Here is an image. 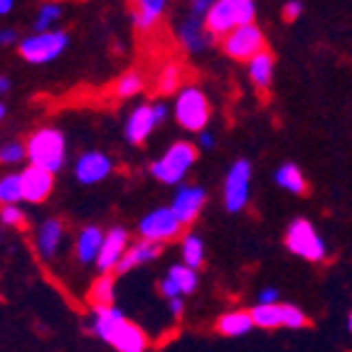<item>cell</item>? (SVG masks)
<instances>
[{"label":"cell","mask_w":352,"mask_h":352,"mask_svg":"<svg viewBox=\"0 0 352 352\" xmlns=\"http://www.w3.org/2000/svg\"><path fill=\"white\" fill-rule=\"evenodd\" d=\"M91 333L96 338L111 345L116 352H146L148 338L141 328L118 311L116 305L109 308H94V318H91Z\"/></svg>","instance_id":"obj_1"},{"label":"cell","mask_w":352,"mask_h":352,"mask_svg":"<svg viewBox=\"0 0 352 352\" xmlns=\"http://www.w3.org/2000/svg\"><path fill=\"white\" fill-rule=\"evenodd\" d=\"M30 165L42 168L47 173H59L67 163V141L65 133L57 129H40L37 133L30 135V141L25 143Z\"/></svg>","instance_id":"obj_2"},{"label":"cell","mask_w":352,"mask_h":352,"mask_svg":"<svg viewBox=\"0 0 352 352\" xmlns=\"http://www.w3.org/2000/svg\"><path fill=\"white\" fill-rule=\"evenodd\" d=\"M256 15V3L252 0H217L205 18V30L212 37H227L241 25H252Z\"/></svg>","instance_id":"obj_3"},{"label":"cell","mask_w":352,"mask_h":352,"mask_svg":"<svg viewBox=\"0 0 352 352\" xmlns=\"http://www.w3.org/2000/svg\"><path fill=\"white\" fill-rule=\"evenodd\" d=\"M195 160H197V153H195L192 143L177 141L165 151L163 158L151 163V175L165 185H180L195 165Z\"/></svg>","instance_id":"obj_4"},{"label":"cell","mask_w":352,"mask_h":352,"mask_svg":"<svg viewBox=\"0 0 352 352\" xmlns=\"http://www.w3.org/2000/svg\"><path fill=\"white\" fill-rule=\"evenodd\" d=\"M286 247L291 254L305 258V261H313V264H320L328 256V247H325L323 236L318 234V229L303 217L294 219V222L288 224Z\"/></svg>","instance_id":"obj_5"},{"label":"cell","mask_w":352,"mask_h":352,"mask_svg":"<svg viewBox=\"0 0 352 352\" xmlns=\"http://www.w3.org/2000/svg\"><path fill=\"white\" fill-rule=\"evenodd\" d=\"M212 109L210 101H207L205 91L197 87H185L177 91L175 99V121L182 129L195 131V133H202L210 124Z\"/></svg>","instance_id":"obj_6"},{"label":"cell","mask_w":352,"mask_h":352,"mask_svg":"<svg viewBox=\"0 0 352 352\" xmlns=\"http://www.w3.org/2000/svg\"><path fill=\"white\" fill-rule=\"evenodd\" d=\"M69 47V35L65 30H52V32H40V35H30L20 42V57L30 65H47L54 62L59 54H65Z\"/></svg>","instance_id":"obj_7"},{"label":"cell","mask_w":352,"mask_h":352,"mask_svg":"<svg viewBox=\"0 0 352 352\" xmlns=\"http://www.w3.org/2000/svg\"><path fill=\"white\" fill-rule=\"evenodd\" d=\"M252 313V320L256 328H264V330H274V328H303L308 325V318L305 313L300 311L298 305H291V303H274V305H256Z\"/></svg>","instance_id":"obj_8"},{"label":"cell","mask_w":352,"mask_h":352,"mask_svg":"<svg viewBox=\"0 0 352 352\" xmlns=\"http://www.w3.org/2000/svg\"><path fill=\"white\" fill-rule=\"evenodd\" d=\"M224 52L232 59H239V62H252L256 54H261L266 50L264 32L256 23L252 25H241L234 32H229L222 40Z\"/></svg>","instance_id":"obj_9"},{"label":"cell","mask_w":352,"mask_h":352,"mask_svg":"<svg viewBox=\"0 0 352 352\" xmlns=\"http://www.w3.org/2000/svg\"><path fill=\"white\" fill-rule=\"evenodd\" d=\"M249 185H252V163L244 158L234 160L224 177V207L227 212H241L249 205Z\"/></svg>","instance_id":"obj_10"},{"label":"cell","mask_w":352,"mask_h":352,"mask_svg":"<svg viewBox=\"0 0 352 352\" xmlns=\"http://www.w3.org/2000/svg\"><path fill=\"white\" fill-rule=\"evenodd\" d=\"M138 232L146 241H163L175 239L177 234L182 232V224L175 219L170 207H158V210L148 212L146 217L138 222Z\"/></svg>","instance_id":"obj_11"},{"label":"cell","mask_w":352,"mask_h":352,"mask_svg":"<svg viewBox=\"0 0 352 352\" xmlns=\"http://www.w3.org/2000/svg\"><path fill=\"white\" fill-rule=\"evenodd\" d=\"M205 202H207L205 188H200V185H180L170 202V210L177 222L185 227V224H192L195 219H197V214L202 212Z\"/></svg>","instance_id":"obj_12"},{"label":"cell","mask_w":352,"mask_h":352,"mask_svg":"<svg viewBox=\"0 0 352 352\" xmlns=\"http://www.w3.org/2000/svg\"><path fill=\"white\" fill-rule=\"evenodd\" d=\"M129 252V232L124 227H113L104 234L101 241V252L96 256V269L101 274H111L116 271L118 261L124 258V254Z\"/></svg>","instance_id":"obj_13"},{"label":"cell","mask_w":352,"mask_h":352,"mask_svg":"<svg viewBox=\"0 0 352 352\" xmlns=\"http://www.w3.org/2000/svg\"><path fill=\"white\" fill-rule=\"evenodd\" d=\"M113 170V160L101 151H87L82 153V158L74 165V177L82 185H96V182L106 180Z\"/></svg>","instance_id":"obj_14"},{"label":"cell","mask_w":352,"mask_h":352,"mask_svg":"<svg viewBox=\"0 0 352 352\" xmlns=\"http://www.w3.org/2000/svg\"><path fill=\"white\" fill-rule=\"evenodd\" d=\"M20 182H23V200L25 202H45L50 197L54 188V175L35 165H28L23 173H20Z\"/></svg>","instance_id":"obj_15"},{"label":"cell","mask_w":352,"mask_h":352,"mask_svg":"<svg viewBox=\"0 0 352 352\" xmlns=\"http://www.w3.org/2000/svg\"><path fill=\"white\" fill-rule=\"evenodd\" d=\"M155 126L158 124H155V116H153V106L151 104L135 106L133 111L129 113V118H126V129H124L126 141L131 146H141L148 135L153 133Z\"/></svg>","instance_id":"obj_16"},{"label":"cell","mask_w":352,"mask_h":352,"mask_svg":"<svg viewBox=\"0 0 352 352\" xmlns=\"http://www.w3.org/2000/svg\"><path fill=\"white\" fill-rule=\"evenodd\" d=\"M177 40H180V45L188 50V52L195 54L210 45L212 35L205 30V20L190 15V18H185L180 25H177Z\"/></svg>","instance_id":"obj_17"},{"label":"cell","mask_w":352,"mask_h":352,"mask_svg":"<svg viewBox=\"0 0 352 352\" xmlns=\"http://www.w3.org/2000/svg\"><path fill=\"white\" fill-rule=\"evenodd\" d=\"M160 252H163V244H158V241H146V239H141L138 244L129 247V252L124 254V258L118 261L116 274H126V271H133L135 266L148 264V261H153V258H158Z\"/></svg>","instance_id":"obj_18"},{"label":"cell","mask_w":352,"mask_h":352,"mask_svg":"<svg viewBox=\"0 0 352 352\" xmlns=\"http://www.w3.org/2000/svg\"><path fill=\"white\" fill-rule=\"evenodd\" d=\"M101 241H104V232L94 224H89V227L82 229V234L76 236V247H74V254L76 258L82 261V264H91L96 261L101 252Z\"/></svg>","instance_id":"obj_19"},{"label":"cell","mask_w":352,"mask_h":352,"mask_svg":"<svg viewBox=\"0 0 352 352\" xmlns=\"http://www.w3.org/2000/svg\"><path fill=\"white\" fill-rule=\"evenodd\" d=\"M62 236H65V224L59 219H47L42 222V227L37 229V252L45 258H52L57 254L59 244H62Z\"/></svg>","instance_id":"obj_20"},{"label":"cell","mask_w":352,"mask_h":352,"mask_svg":"<svg viewBox=\"0 0 352 352\" xmlns=\"http://www.w3.org/2000/svg\"><path fill=\"white\" fill-rule=\"evenodd\" d=\"M165 8H168L165 0H141V3L133 8V15H131V18H133V25L141 30V32H148V30L155 28V23L160 20Z\"/></svg>","instance_id":"obj_21"},{"label":"cell","mask_w":352,"mask_h":352,"mask_svg":"<svg viewBox=\"0 0 352 352\" xmlns=\"http://www.w3.org/2000/svg\"><path fill=\"white\" fill-rule=\"evenodd\" d=\"M254 328L252 313L249 311H229L224 313L217 320V330L227 338H239V335H247Z\"/></svg>","instance_id":"obj_22"},{"label":"cell","mask_w":352,"mask_h":352,"mask_svg":"<svg viewBox=\"0 0 352 352\" xmlns=\"http://www.w3.org/2000/svg\"><path fill=\"white\" fill-rule=\"evenodd\" d=\"M276 185L286 190V192H294V195H303L305 188H308V182H305L303 173H300V168L296 163H283L281 168H278Z\"/></svg>","instance_id":"obj_23"},{"label":"cell","mask_w":352,"mask_h":352,"mask_svg":"<svg viewBox=\"0 0 352 352\" xmlns=\"http://www.w3.org/2000/svg\"><path fill=\"white\" fill-rule=\"evenodd\" d=\"M249 76H252L254 87L258 89H269L271 79H274V57L271 52H261L249 62Z\"/></svg>","instance_id":"obj_24"},{"label":"cell","mask_w":352,"mask_h":352,"mask_svg":"<svg viewBox=\"0 0 352 352\" xmlns=\"http://www.w3.org/2000/svg\"><path fill=\"white\" fill-rule=\"evenodd\" d=\"M89 298H91L94 308H109V305H113V298H116V281H113L111 274H101V276L91 283Z\"/></svg>","instance_id":"obj_25"},{"label":"cell","mask_w":352,"mask_h":352,"mask_svg":"<svg viewBox=\"0 0 352 352\" xmlns=\"http://www.w3.org/2000/svg\"><path fill=\"white\" fill-rule=\"evenodd\" d=\"M18 202H23L20 173H6V175H0V205L18 207Z\"/></svg>","instance_id":"obj_26"},{"label":"cell","mask_w":352,"mask_h":352,"mask_svg":"<svg viewBox=\"0 0 352 352\" xmlns=\"http://www.w3.org/2000/svg\"><path fill=\"white\" fill-rule=\"evenodd\" d=\"M182 264L192 271H197L205 264V244L197 234H188L182 241Z\"/></svg>","instance_id":"obj_27"},{"label":"cell","mask_w":352,"mask_h":352,"mask_svg":"<svg viewBox=\"0 0 352 352\" xmlns=\"http://www.w3.org/2000/svg\"><path fill=\"white\" fill-rule=\"evenodd\" d=\"M168 278H170V281L177 286L180 296L195 294V288H197V283H200V278H197V271L188 269L185 264H175V266H173V269L168 271Z\"/></svg>","instance_id":"obj_28"},{"label":"cell","mask_w":352,"mask_h":352,"mask_svg":"<svg viewBox=\"0 0 352 352\" xmlns=\"http://www.w3.org/2000/svg\"><path fill=\"white\" fill-rule=\"evenodd\" d=\"M62 15V6L57 3H45V6L37 10V18H35V32H52V25L59 20Z\"/></svg>","instance_id":"obj_29"},{"label":"cell","mask_w":352,"mask_h":352,"mask_svg":"<svg viewBox=\"0 0 352 352\" xmlns=\"http://www.w3.org/2000/svg\"><path fill=\"white\" fill-rule=\"evenodd\" d=\"M116 94L121 96V99H129V96H135L138 91L143 89V76L141 72H126V74H121L116 79Z\"/></svg>","instance_id":"obj_30"},{"label":"cell","mask_w":352,"mask_h":352,"mask_svg":"<svg viewBox=\"0 0 352 352\" xmlns=\"http://www.w3.org/2000/svg\"><path fill=\"white\" fill-rule=\"evenodd\" d=\"M180 82H182V72H180V67H175V65H168V67H163L160 69V74H158V91L160 94H173L175 89H180Z\"/></svg>","instance_id":"obj_31"},{"label":"cell","mask_w":352,"mask_h":352,"mask_svg":"<svg viewBox=\"0 0 352 352\" xmlns=\"http://www.w3.org/2000/svg\"><path fill=\"white\" fill-rule=\"evenodd\" d=\"M23 158H28V151H25L23 143L10 141L0 146V163L3 165H18Z\"/></svg>","instance_id":"obj_32"},{"label":"cell","mask_w":352,"mask_h":352,"mask_svg":"<svg viewBox=\"0 0 352 352\" xmlns=\"http://www.w3.org/2000/svg\"><path fill=\"white\" fill-rule=\"evenodd\" d=\"M0 222L6 227H18V224L25 222V212L20 207H3L0 210Z\"/></svg>","instance_id":"obj_33"},{"label":"cell","mask_w":352,"mask_h":352,"mask_svg":"<svg viewBox=\"0 0 352 352\" xmlns=\"http://www.w3.org/2000/svg\"><path fill=\"white\" fill-rule=\"evenodd\" d=\"M300 12H303V3H300V0H288L286 6H283V20H286V23H294Z\"/></svg>","instance_id":"obj_34"},{"label":"cell","mask_w":352,"mask_h":352,"mask_svg":"<svg viewBox=\"0 0 352 352\" xmlns=\"http://www.w3.org/2000/svg\"><path fill=\"white\" fill-rule=\"evenodd\" d=\"M160 294H163L168 300H173V298H182L180 291H177V286H175V283H173L168 276H165L163 281H160Z\"/></svg>","instance_id":"obj_35"},{"label":"cell","mask_w":352,"mask_h":352,"mask_svg":"<svg viewBox=\"0 0 352 352\" xmlns=\"http://www.w3.org/2000/svg\"><path fill=\"white\" fill-rule=\"evenodd\" d=\"M274 303H278V291L274 286L264 288V291L258 294V303L256 305H274Z\"/></svg>","instance_id":"obj_36"},{"label":"cell","mask_w":352,"mask_h":352,"mask_svg":"<svg viewBox=\"0 0 352 352\" xmlns=\"http://www.w3.org/2000/svg\"><path fill=\"white\" fill-rule=\"evenodd\" d=\"M190 10H192L195 18H202V20H205L207 12L212 10V3H210V0H195L192 6H190Z\"/></svg>","instance_id":"obj_37"},{"label":"cell","mask_w":352,"mask_h":352,"mask_svg":"<svg viewBox=\"0 0 352 352\" xmlns=\"http://www.w3.org/2000/svg\"><path fill=\"white\" fill-rule=\"evenodd\" d=\"M197 146H200L202 151H210V148H214V135H212L210 131H202V133H197Z\"/></svg>","instance_id":"obj_38"},{"label":"cell","mask_w":352,"mask_h":352,"mask_svg":"<svg viewBox=\"0 0 352 352\" xmlns=\"http://www.w3.org/2000/svg\"><path fill=\"white\" fill-rule=\"evenodd\" d=\"M153 106V116H155V124H163L165 118H168V106L163 104V101H158V104H151Z\"/></svg>","instance_id":"obj_39"},{"label":"cell","mask_w":352,"mask_h":352,"mask_svg":"<svg viewBox=\"0 0 352 352\" xmlns=\"http://www.w3.org/2000/svg\"><path fill=\"white\" fill-rule=\"evenodd\" d=\"M12 42H18V30L12 28L0 30V45H12Z\"/></svg>","instance_id":"obj_40"},{"label":"cell","mask_w":352,"mask_h":352,"mask_svg":"<svg viewBox=\"0 0 352 352\" xmlns=\"http://www.w3.org/2000/svg\"><path fill=\"white\" fill-rule=\"evenodd\" d=\"M168 305H170V313L173 316H182V308H185V303H182V298H173V300H168Z\"/></svg>","instance_id":"obj_41"},{"label":"cell","mask_w":352,"mask_h":352,"mask_svg":"<svg viewBox=\"0 0 352 352\" xmlns=\"http://www.w3.org/2000/svg\"><path fill=\"white\" fill-rule=\"evenodd\" d=\"M10 87H12L10 79H8L6 74H0V94H6V91H10Z\"/></svg>","instance_id":"obj_42"},{"label":"cell","mask_w":352,"mask_h":352,"mask_svg":"<svg viewBox=\"0 0 352 352\" xmlns=\"http://www.w3.org/2000/svg\"><path fill=\"white\" fill-rule=\"evenodd\" d=\"M12 8H15V3H12V0H0V15H8Z\"/></svg>","instance_id":"obj_43"},{"label":"cell","mask_w":352,"mask_h":352,"mask_svg":"<svg viewBox=\"0 0 352 352\" xmlns=\"http://www.w3.org/2000/svg\"><path fill=\"white\" fill-rule=\"evenodd\" d=\"M347 330H350V333H352V313H350V316H347Z\"/></svg>","instance_id":"obj_44"},{"label":"cell","mask_w":352,"mask_h":352,"mask_svg":"<svg viewBox=\"0 0 352 352\" xmlns=\"http://www.w3.org/2000/svg\"><path fill=\"white\" fill-rule=\"evenodd\" d=\"M3 116H6V106L0 104V121H3Z\"/></svg>","instance_id":"obj_45"}]
</instances>
